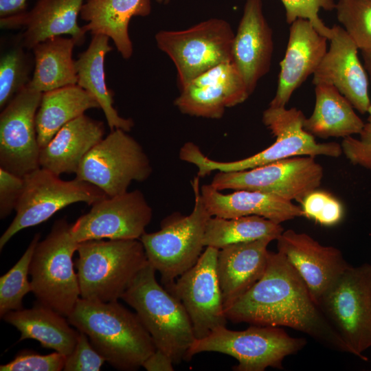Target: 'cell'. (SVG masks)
<instances>
[{
    "label": "cell",
    "instance_id": "obj_23",
    "mask_svg": "<svg viewBox=\"0 0 371 371\" xmlns=\"http://www.w3.org/2000/svg\"><path fill=\"white\" fill-rule=\"evenodd\" d=\"M272 240L267 238L230 245L218 249L216 272L225 310L264 275Z\"/></svg>",
    "mask_w": 371,
    "mask_h": 371
},
{
    "label": "cell",
    "instance_id": "obj_16",
    "mask_svg": "<svg viewBox=\"0 0 371 371\" xmlns=\"http://www.w3.org/2000/svg\"><path fill=\"white\" fill-rule=\"evenodd\" d=\"M42 95L27 85L0 114V168L21 177L41 167L35 118Z\"/></svg>",
    "mask_w": 371,
    "mask_h": 371
},
{
    "label": "cell",
    "instance_id": "obj_36",
    "mask_svg": "<svg viewBox=\"0 0 371 371\" xmlns=\"http://www.w3.org/2000/svg\"><path fill=\"white\" fill-rule=\"evenodd\" d=\"M304 216L323 226H334L344 214L341 203L330 193L316 189L300 202Z\"/></svg>",
    "mask_w": 371,
    "mask_h": 371
},
{
    "label": "cell",
    "instance_id": "obj_39",
    "mask_svg": "<svg viewBox=\"0 0 371 371\" xmlns=\"http://www.w3.org/2000/svg\"><path fill=\"white\" fill-rule=\"evenodd\" d=\"M106 361L94 348L87 335H80L73 351L65 357V371H99Z\"/></svg>",
    "mask_w": 371,
    "mask_h": 371
},
{
    "label": "cell",
    "instance_id": "obj_4",
    "mask_svg": "<svg viewBox=\"0 0 371 371\" xmlns=\"http://www.w3.org/2000/svg\"><path fill=\"white\" fill-rule=\"evenodd\" d=\"M155 271L148 261L121 299L135 310L156 348L179 364L186 360L196 338L183 304L157 282Z\"/></svg>",
    "mask_w": 371,
    "mask_h": 371
},
{
    "label": "cell",
    "instance_id": "obj_10",
    "mask_svg": "<svg viewBox=\"0 0 371 371\" xmlns=\"http://www.w3.org/2000/svg\"><path fill=\"white\" fill-rule=\"evenodd\" d=\"M234 35L227 21L214 18L184 30L160 31L155 41L174 63L181 89L203 72L232 62Z\"/></svg>",
    "mask_w": 371,
    "mask_h": 371
},
{
    "label": "cell",
    "instance_id": "obj_44",
    "mask_svg": "<svg viewBox=\"0 0 371 371\" xmlns=\"http://www.w3.org/2000/svg\"><path fill=\"white\" fill-rule=\"evenodd\" d=\"M361 56L363 60V66L368 74L371 87V51L361 52Z\"/></svg>",
    "mask_w": 371,
    "mask_h": 371
},
{
    "label": "cell",
    "instance_id": "obj_14",
    "mask_svg": "<svg viewBox=\"0 0 371 371\" xmlns=\"http://www.w3.org/2000/svg\"><path fill=\"white\" fill-rule=\"evenodd\" d=\"M218 249L206 247L196 263L164 287L183 304L196 339L226 326L227 317L216 272Z\"/></svg>",
    "mask_w": 371,
    "mask_h": 371
},
{
    "label": "cell",
    "instance_id": "obj_26",
    "mask_svg": "<svg viewBox=\"0 0 371 371\" xmlns=\"http://www.w3.org/2000/svg\"><path fill=\"white\" fill-rule=\"evenodd\" d=\"M151 12V0H87L80 18L87 22L84 31L102 34L111 39L123 58L131 57L133 49L128 25L133 16H146Z\"/></svg>",
    "mask_w": 371,
    "mask_h": 371
},
{
    "label": "cell",
    "instance_id": "obj_15",
    "mask_svg": "<svg viewBox=\"0 0 371 371\" xmlns=\"http://www.w3.org/2000/svg\"><path fill=\"white\" fill-rule=\"evenodd\" d=\"M153 218V209L139 190L101 199L71 224L78 243L100 239H139Z\"/></svg>",
    "mask_w": 371,
    "mask_h": 371
},
{
    "label": "cell",
    "instance_id": "obj_8",
    "mask_svg": "<svg viewBox=\"0 0 371 371\" xmlns=\"http://www.w3.org/2000/svg\"><path fill=\"white\" fill-rule=\"evenodd\" d=\"M317 305L349 353L368 361L363 353L371 347V265H350Z\"/></svg>",
    "mask_w": 371,
    "mask_h": 371
},
{
    "label": "cell",
    "instance_id": "obj_24",
    "mask_svg": "<svg viewBox=\"0 0 371 371\" xmlns=\"http://www.w3.org/2000/svg\"><path fill=\"white\" fill-rule=\"evenodd\" d=\"M200 191L203 201L212 216L231 218L254 215L278 224L304 216L301 207L271 193L237 190L223 194L211 184L203 185Z\"/></svg>",
    "mask_w": 371,
    "mask_h": 371
},
{
    "label": "cell",
    "instance_id": "obj_19",
    "mask_svg": "<svg viewBox=\"0 0 371 371\" xmlns=\"http://www.w3.org/2000/svg\"><path fill=\"white\" fill-rule=\"evenodd\" d=\"M330 47L313 74V84H329L350 102L360 113L371 105L369 78L358 56V47L345 30L335 25Z\"/></svg>",
    "mask_w": 371,
    "mask_h": 371
},
{
    "label": "cell",
    "instance_id": "obj_18",
    "mask_svg": "<svg viewBox=\"0 0 371 371\" xmlns=\"http://www.w3.org/2000/svg\"><path fill=\"white\" fill-rule=\"evenodd\" d=\"M276 240L278 251L304 280L317 304L350 265L339 249L323 245L306 233L284 230Z\"/></svg>",
    "mask_w": 371,
    "mask_h": 371
},
{
    "label": "cell",
    "instance_id": "obj_1",
    "mask_svg": "<svg viewBox=\"0 0 371 371\" xmlns=\"http://www.w3.org/2000/svg\"><path fill=\"white\" fill-rule=\"evenodd\" d=\"M225 313L233 323L291 328L331 350L349 353L304 280L278 251H270L262 277Z\"/></svg>",
    "mask_w": 371,
    "mask_h": 371
},
{
    "label": "cell",
    "instance_id": "obj_29",
    "mask_svg": "<svg viewBox=\"0 0 371 371\" xmlns=\"http://www.w3.org/2000/svg\"><path fill=\"white\" fill-rule=\"evenodd\" d=\"M315 86V107L311 115L304 120V129L322 139L359 135L364 122L350 102L331 85L319 83Z\"/></svg>",
    "mask_w": 371,
    "mask_h": 371
},
{
    "label": "cell",
    "instance_id": "obj_34",
    "mask_svg": "<svg viewBox=\"0 0 371 371\" xmlns=\"http://www.w3.org/2000/svg\"><path fill=\"white\" fill-rule=\"evenodd\" d=\"M40 234L34 235L25 251L16 263L0 278V316L7 313L23 308V298L32 292L31 282L28 280L30 266Z\"/></svg>",
    "mask_w": 371,
    "mask_h": 371
},
{
    "label": "cell",
    "instance_id": "obj_5",
    "mask_svg": "<svg viewBox=\"0 0 371 371\" xmlns=\"http://www.w3.org/2000/svg\"><path fill=\"white\" fill-rule=\"evenodd\" d=\"M77 252L80 298L95 302L118 301L148 262L139 239L87 240Z\"/></svg>",
    "mask_w": 371,
    "mask_h": 371
},
{
    "label": "cell",
    "instance_id": "obj_11",
    "mask_svg": "<svg viewBox=\"0 0 371 371\" xmlns=\"http://www.w3.org/2000/svg\"><path fill=\"white\" fill-rule=\"evenodd\" d=\"M23 179L16 216L0 238L1 251L16 233L47 221L61 209L78 202L91 205L107 196L93 184L76 178L64 181L41 167Z\"/></svg>",
    "mask_w": 371,
    "mask_h": 371
},
{
    "label": "cell",
    "instance_id": "obj_40",
    "mask_svg": "<svg viewBox=\"0 0 371 371\" xmlns=\"http://www.w3.org/2000/svg\"><path fill=\"white\" fill-rule=\"evenodd\" d=\"M367 122L359 134V138L349 136L341 144L342 153L353 165L371 171V105L368 111Z\"/></svg>",
    "mask_w": 371,
    "mask_h": 371
},
{
    "label": "cell",
    "instance_id": "obj_33",
    "mask_svg": "<svg viewBox=\"0 0 371 371\" xmlns=\"http://www.w3.org/2000/svg\"><path fill=\"white\" fill-rule=\"evenodd\" d=\"M19 39L1 53L0 108L3 109L26 87L34 71V57L25 51Z\"/></svg>",
    "mask_w": 371,
    "mask_h": 371
},
{
    "label": "cell",
    "instance_id": "obj_12",
    "mask_svg": "<svg viewBox=\"0 0 371 371\" xmlns=\"http://www.w3.org/2000/svg\"><path fill=\"white\" fill-rule=\"evenodd\" d=\"M152 171L142 146L126 131L116 128L86 155L75 174L112 197L126 192L134 181L147 180Z\"/></svg>",
    "mask_w": 371,
    "mask_h": 371
},
{
    "label": "cell",
    "instance_id": "obj_37",
    "mask_svg": "<svg viewBox=\"0 0 371 371\" xmlns=\"http://www.w3.org/2000/svg\"><path fill=\"white\" fill-rule=\"evenodd\" d=\"M285 10L287 23L297 19L309 21L317 31L328 40L333 34L332 27L326 26L319 16L320 9L332 10L336 3L333 0H280Z\"/></svg>",
    "mask_w": 371,
    "mask_h": 371
},
{
    "label": "cell",
    "instance_id": "obj_13",
    "mask_svg": "<svg viewBox=\"0 0 371 371\" xmlns=\"http://www.w3.org/2000/svg\"><path fill=\"white\" fill-rule=\"evenodd\" d=\"M323 177L315 157L295 156L245 170L218 171L210 184L219 191L258 190L300 203L320 186Z\"/></svg>",
    "mask_w": 371,
    "mask_h": 371
},
{
    "label": "cell",
    "instance_id": "obj_17",
    "mask_svg": "<svg viewBox=\"0 0 371 371\" xmlns=\"http://www.w3.org/2000/svg\"><path fill=\"white\" fill-rule=\"evenodd\" d=\"M249 95L240 73L228 62L192 80L181 89L174 104L186 115L220 119L227 108L243 103Z\"/></svg>",
    "mask_w": 371,
    "mask_h": 371
},
{
    "label": "cell",
    "instance_id": "obj_43",
    "mask_svg": "<svg viewBox=\"0 0 371 371\" xmlns=\"http://www.w3.org/2000/svg\"><path fill=\"white\" fill-rule=\"evenodd\" d=\"M27 11V0H0V17L5 18Z\"/></svg>",
    "mask_w": 371,
    "mask_h": 371
},
{
    "label": "cell",
    "instance_id": "obj_45",
    "mask_svg": "<svg viewBox=\"0 0 371 371\" xmlns=\"http://www.w3.org/2000/svg\"><path fill=\"white\" fill-rule=\"evenodd\" d=\"M158 3H166L168 2L169 0H155Z\"/></svg>",
    "mask_w": 371,
    "mask_h": 371
},
{
    "label": "cell",
    "instance_id": "obj_38",
    "mask_svg": "<svg viewBox=\"0 0 371 371\" xmlns=\"http://www.w3.org/2000/svg\"><path fill=\"white\" fill-rule=\"evenodd\" d=\"M65 356L55 351L40 355L30 350L20 351L10 362L1 365V371H60L65 363Z\"/></svg>",
    "mask_w": 371,
    "mask_h": 371
},
{
    "label": "cell",
    "instance_id": "obj_27",
    "mask_svg": "<svg viewBox=\"0 0 371 371\" xmlns=\"http://www.w3.org/2000/svg\"><path fill=\"white\" fill-rule=\"evenodd\" d=\"M64 317L37 302L31 308L10 311L2 319L21 333L19 341L34 339L66 357L74 349L80 331L72 328Z\"/></svg>",
    "mask_w": 371,
    "mask_h": 371
},
{
    "label": "cell",
    "instance_id": "obj_22",
    "mask_svg": "<svg viewBox=\"0 0 371 371\" xmlns=\"http://www.w3.org/2000/svg\"><path fill=\"white\" fill-rule=\"evenodd\" d=\"M288 44L280 63L278 87L269 106L284 107L293 93L313 75L327 52L328 39L311 23L297 19L290 24Z\"/></svg>",
    "mask_w": 371,
    "mask_h": 371
},
{
    "label": "cell",
    "instance_id": "obj_31",
    "mask_svg": "<svg viewBox=\"0 0 371 371\" xmlns=\"http://www.w3.org/2000/svg\"><path fill=\"white\" fill-rule=\"evenodd\" d=\"M76 45L71 38L61 36L38 43L31 49L34 71L28 85L41 93L77 85L73 50Z\"/></svg>",
    "mask_w": 371,
    "mask_h": 371
},
{
    "label": "cell",
    "instance_id": "obj_32",
    "mask_svg": "<svg viewBox=\"0 0 371 371\" xmlns=\"http://www.w3.org/2000/svg\"><path fill=\"white\" fill-rule=\"evenodd\" d=\"M284 231L281 224L259 216L225 218L211 216L206 225L203 244L218 249L226 246L267 238L277 240Z\"/></svg>",
    "mask_w": 371,
    "mask_h": 371
},
{
    "label": "cell",
    "instance_id": "obj_35",
    "mask_svg": "<svg viewBox=\"0 0 371 371\" xmlns=\"http://www.w3.org/2000/svg\"><path fill=\"white\" fill-rule=\"evenodd\" d=\"M337 19L361 52L371 51V0H339Z\"/></svg>",
    "mask_w": 371,
    "mask_h": 371
},
{
    "label": "cell",
    "instance_id": "obj_30",
    "mask_svg": "<svg viewBox=\"0 0 371 371\" xmlns=\"http://www.w3.org/2000/svg\"><path fill=\"white\" fill-rule=\"evenodd\" d=\"M95 98L78 85L43 93L35 118L41 148L45 146L68 122L91 109H99Z\"/></svg>",
    "mask_w": 371,
    "mask_h": 371
},
{
    "label": "cell",
    "instance_id": "obj_7",
    "mask_svg": "<svg viewBox=\"0 0 371 371\" xmlns=\"http://www.w3.org/2000/svg\"><path fill=\"white\" fill-rule=\"evenodd\" d=\"M65 218L54 222L49 234L38 241L30 266L32 293L37 302L67 317L80 293L73 256L78 243Z\"/></svg>",
    "mask_w": 371,
    "mask_h": 371
},
{
    "label": "cell",
    "instance_id": "obj_25",
    "mask_svg": "<svg viewBox=\"0 0 371 371\" xmlns=\"http://www.w3.org/2000/svg\"><path fill=\"white\" fill-rule=\"evenodd\" d=\"M104 125L85 114L66 124L41 148V168L59 176L76 173L86 155L104 137Z\"/></svg>",
    "mask_w": 371,
    "mask_h": 371
},
{
    "label": "cell",
    "instance_id": "obj_6",
    "mask_svg": "<svg viewBox=\"0 0 371 371\" xmlns=\"http://www.w3.org/2000/svg\"><path fill=\"white\" fill-rule=\"evenodd\" d=\"M199 177L192 181L194 203L192 212L172 214L164 221L161 229L145 232L139 238L147 260L159 271L164 287L193 267L202 254L205 227L212 216L200 191Z\"/></svg>",
    "mask_w": 371,
    "mask_h": 371
},
{
    "label": "cell",
    "instance_id": "obj_20",
    "mask_svg": "<svg viewBox=\"0 0 371 371\" xmlns=\"http://www.w3.org/2000/svg\"><path fill=\"white\" fill-rule=\"evenodd\" d=\"M85 0H38L30 11L1 18L3 30L22 29L17 37L27 49L45 40L62 35H69L76 45H82L86 32L78 24Z\"/></svg>",
    "mask_w": 371,
    "mask_h": 371
},
{
    "label": "cell",
    "instance_id": "obj_3",
    "mask_svg": "<svg viewBox=\"0 0 371 371\" xmlns=\"http://www.w3.org/2000/svg\"><path fill=\"white\" fill-rule=\"evenodd\" d=\"M305 119L303 112L296 108L269 106L262 113V120L276 140L263 150L245 159L223 162L210 159L198 146L187 142L179 150V158L196 166L197 176L203 177L215 170H245L295 156L339 157L342 154L341 144L317 142L315 137L304 129Z\"/></svg>",
    "mask_w": 371,
    "mask_h": 371
},
{
    "label": "cell",
    "instance_id": "obj_42",
    "mask_svg": "<svg viewBox=\"0 0 371 371\" xmlns=\"http://www.w3.org/2000/svg\"><path fill=\"white\" fill-rule=\"evenodd\" d=\"M174 365L172 359L166 353L156 349L146 359L142 367L147 371H173Z\"/></svg>",
    "mask_w": 371,
    "mask_h": 371
},
{
    "label": "cell",
    "instance_id": "obj_28",
    "mask_svg": "<svg viewBox=\"0 0 371 371\" xmlns=\"http://www.w3.org/2000/svg\"><path fill=\"white\" fill-rule=\"evenodd\" d=\"M109 39L105 35H93L88 47L78 55L75 61L77 85L97 100L111 131L120 128L128 132L134 122L118 114L113 106V93L105 80L104 58L112 50Z\"/></svg>",
    "mask_w": 371,
    "mask_h": 371
},
{
    "label": "cell",
    "instance_id": "obj_21",
    "mask_svg": "<svg viewBox=\"0 0 371 371\" xmlns=\"http://www.w3.org/2000/svg\"><path fill=\"white\" fill-rule=\"evenodd\" d=\"M273 52L272 30L265 17L262 0H246L234 38L232 63L250 95L269 71Z\"/></svg>",
    "mask_w": 371,
    "mask_h": 371
},
{
    "label": "cell",
    "instance_id": "obj_41",
    "mask_svg": "<svg viewBox=\"0 0 371 371\" xmlns=\"http://www.w3.org/2000/svg\"><path fill=\"white\" fill-rule=\"evenodd\" d=\"M23 179L0 168V218L15 210L23 189Z\"/></svg>",
    "mask_w": 371,
    "mask_h": 371
},
{
    "label": "cell",
    "instance_id": "obj_9",
    "mask_svg": "<svg viewBox=\"0 0 371 371\" xmlns=\"http://www.w3.org/2000/svg\"><path fill=\"white\" fill-rule=\"evenodd\" d=\"M306 344L304 338L291 337L280 327L251 325L238 331L223 326L195 339L186 360L201 352H215L236 359L235 371H264L269 367L283 369L284 358L297 353Z\"/></svg>",
    "mask_w": 371,
    "mask_h": 371
},
{
    "label": "cell",
    "instance_id": "obj_2",
    "mask_svg": "<svg viewBox=\"0 0 371 371\" xmlns=\"http://www.w3.org/2000/svg\"><path fill=\"white\" fill-rule=\"evenodd\" d=\"M67 318L117 370H137L157 349L137 313L118 301L100 302L80 298Z\"/></svg>",
    "mask_w": 371,
    "mask_h": 371
}]
</instances>
